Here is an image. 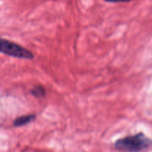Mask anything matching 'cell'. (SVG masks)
Segmentation results:
<instances>
[{
    "instance_id": "6da1fadb",
    "label": "cell",
    "mask_w": 152,
    "mask_h": 152,
    "mask_svg": "<svg viewBox=\"0 0 152 152\" xmlns=\"http://www.w3.org/2000/svg\"><path fill=\"white\" fill-rule=\"evenodd\" d=\"M114 148L122 152H148L152 149V140L140 132L117 140Z\"/></svg>"
},
{
    "instance_id": "7a4b0ae2",
    "label": "cell",
    "mask_w": 152,
    "mask_h": 152,
    "mask_svg": "<svg viewBox=\"0 0 152 152\" xmlns=\"http://www.w3.org/2000/svg\"><path fill=\"white\" fill-rule=\"evenodd\" d=\"M0 51L3 54L18 59L31 60L34 58V53L31 50L19 44L3 38L1 39L0 42Z\"/></svg>"
},
{
    "instance_id": "3957f363",
    "label": "cell",
    "mask_w": 152,
    "mask_h": 152,
    "mask_svg": "<svg viewBox=\"0 0 152 152\" xmlns=\"http://www.w3.org/2000/svg\"><path fill=\"white\" fill-rule=\"evenodd\" d=\"M36 120V115L34 114H27V115L20 116L16 117L13 122V126L14 127H22V126H26L34 122Z\"/></svg>"
},
{
    "instance_id": "277c9868",
    "label": "cell",
    "mask_w": 152,
    "mask_h": 152,
    "mask_svg": "<svg viewBox=\"0 0 152 152\" xmlns=\"http://www.w3.org/2000/svg\"><path fill=\"white\" fill-rule=\"evenodd\" d=\"M30 93H31V94L33 96L39 99V98H42L45 96L46 89L42 85H38V86H36L34 87H33L30 90Z\"/></svg>"
},
{
    "instance_id": "5b68a950",
    "label": "cell",
    "mask_w": 152,
    "mask_h": 152,
    "mask_svg": "<svg viewBox=\"0 0 152 152\" xmlns=\"http://www.w3.org/2000/svg\"><path fill=\"white\" fill-rule=\"evenodd\" d=\"M106 2L109 3H120V2H129V1H133V0H103Z\"/></svg>"
}]
</instances>
